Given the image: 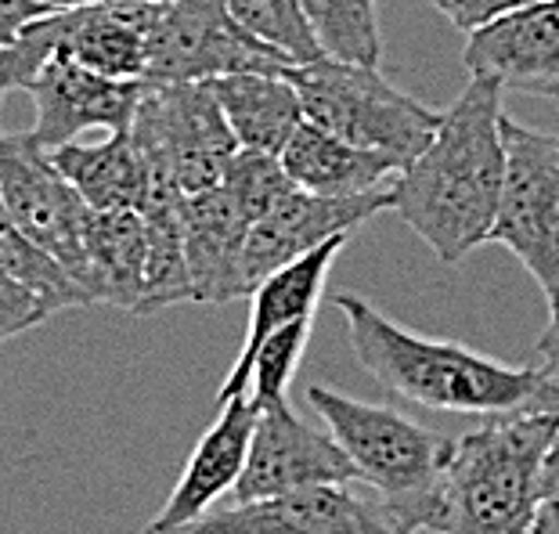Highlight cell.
Instances as JSON below:
<instances>
[{
	"mask_svg": "<svg viewBox=\"0 0 559 534\" xmlns=\"http://www.w3.org/2000/svg\"><path fill=\"white\" fill-rule=\"evenodd\" d=\"M181 534H415L383 498H365L350 484L289 491L260 502L213 509Z\"/></svg>",
	"mask_w": 559,
	"mask_h": 534,
	"instance_id": "8fae6325",
	"label": "cell"
},
{
	"mask_svg": "<svg viewBox=\"0 0 559 534\" xmlns=\"http://www.w3.org/2000/svg\"><path fill=\"white\" fill-rule=\"evenodd\" d=\"M311 332H314V318H307V322H293L278 332H271V336L260 343V351L253 358V372H249V397H253L257 408L289 401L293 376L307 354Z\"/></svg>",
	"mask_w": 559,
	"mask_h": 534,
	"instance_id": "484cf974",
	"label": "cell"
},
{
	"mask_svg": "<svg viewBox=\"0 0 559 534\" xmlns=\"http://www.w3.org/2000/svg\"><path fill=\"white\" fill-rule=\"evenodd\" d=\"M531 534H559V506L545 502L538 520H534V531Z\"/></svg>",
	"mask_w": 559,
	"mask_h": 534,
	"instance_id": "1f68e13d",
	"label": "cell"
},
{
	"mask_svg": "<svg viewBox=\"0 0 559 534\" xmlns=\"http://www.w3.org/2000/svg\"><path fill=\"white\" fill-rule=\"evenodd\" d=\"M26 94L37 109V123L29 134L40 149L55 152L91 127L112 130V134L130 130L138 102L145 94V80H116L66 55H55L29 80Z\"/></svg>",
	"mask_w": 559,
	"mask_h": 534,
	"instance_id": "5bb4252c",
	"label": "cell"
},
{
	"mask_svg": "<svg viewBox=\"0 0 559 534\" xmlns=\"http://www.w3.org/2000/svg\"><path fill=\"white\" fill-rule=\"evenodd\" d=\"M51 315H55V307L47 304L44 296H37L26 282H19L15 275H8V271L0 268V343L37 329Z\"/></svg>",
	"mask_w": 559,
	"mask_h": 534,
	"instance_id": "4316f807",
	"label": "cell"
},
{
	"mask_svg": "<svg viewBox=\"0 0 559 534\" xmlns=\"http://www.w3.org/2000/svg\"><path fill=\"white\" fill-rule=\"evenodd\" d=\"M506 185L491 242H502L559 318V138L538 134L516 120H502Z\"/></svg>",
	"mask_w": 559,
	"mask_h": 534,
	"instance_id": "ba28073f",
	"label": "cell"
},
{
	"mask_svg": "<svg viewBox=\"0 0 559 534\" xmlns=\"http://www.w3.org/2000/svg\"><path fill=\"white\" fill-rule=\"evenodd\" d=\"M534 354H538V369L559 387V318H552L549 329L542 332V340L534 343Z\"/></svg>",
	"mask_w": 559,
	"mask_h": 534,
	"instance_id": "f546056e",
	"label": "cell"
},
{
	"mask_svg": "<svg viewBox=\"0 0 559 534\" xmlns=\"http://www.w3.org/2000/svg\"><path fill=\"white\" fill-rule=\"evenodd\" d=\"M145 19L148 0H87L33 22L0 47V94L26 91L55 55L116 80H145Z\"/></svg>",
	"mask_w": 559,
	"mask_h": 534,
	"instance_id": "8992f818",
	"label": "cell"
},
{
	"mask_svg": "<svg viewBox=\"0 0 559 534\" xmlns=\"http://www.w3.org/2000/svg\"><path fill=\"white\" fill-rule=\"evenodd\" d=\"M130 134L170 156L185 195H199L224 185L231 163L242 152L210 83L145 80V94L138 102Z\"/></svg>",
	"mask_w": 559,
	"mask_h": 534,
	"instance_id": "30bf717a",
	"label": "cell"
},
{
	"mask_svg": "<svg viewBox=\"0 0 559 534\" xmlns=\"http://www.w3.org/2000/svg\"><path fill=\"white\" fill-rule=\"evenodd\" d=\"M0 199H4L11 221L47 257H55L69 271V278L94 304L87 246H83L91 206L55 170L47 149H40L33 134H0Z\"/></svg>",
	"mask_w": 559,
	"mask_h": 534,
	"instance_id": "9c48e42d",
	"label": "cell"
},
{
	"mask_svg": "<svg viewBox=\"0 0 559 534\" xmlns=\"http://www.w3.org/2000/svg\"><path fill=\"white\" fill-rule=\"evenodd\" d=\"M556 430L559 412H534L498 415L451 437L423 531L531 534L545 506L542 470Z\"/></svg>",
	"mask_w": 559,
	"mask_h": 534,
	"instance_id": "3957f363",
	"label": "cell"
},
{
	"mask_svg": "<svg viewBox=\"0 0 559 534\" xmlns=\"http://www.w3.org/2000/svg\"><path fill=\"white\" fill-rule=\"evenodd\" d=\"M289 80L300 94L304 120L350 145L394 159L401 170L430 145L440 112L408 91L394 87L379 66H354L336 58H314L289 69Z\"/></svg>",
	"mask_w": 559,
	"mask_h": 534,
	"instance_id": "5b68a950",
	"label": "cell"
},
{
	"mask_svg": "<svg viewBox=\"0 0 559 534\" xmlns=\"http://www.w3.org/2000/svg\"><path fill=\"white\" fill-rule=\"evenodd\" d=\"M55 170L76 188L91 210H138L145 195V163L130 130L109 134L94 145H69L47 152Z\"/></svg>",
	"mask_w": 559,
	"mask_h": 534,
	"instance_id": "7402d4cb",
	"label": "cell"
},
{
	"mask_svg": "<svg viewBox=\"0 0 559 534\" xmlns=\"http://www.w3.org/2000/svg\"><path fill=\"white\" fill-rule=\"evenodd\" d=\"M347 242H350V235H340V239L325 242L321 249H314V253L293 260L289 268L267 275L253 289V296H249L253 307H249V325H246L242 351H239V358H235V365L228 369V376H224V383L217 390V405L249 394L253 358H257L260 343H264L271 332L314 318L321 296H325V282L332 275V264H336V257L347 249Z\"/></svg>",
	"mask_w": 559,
	"mask_h": 534,
	"instance_id": "e0dca14e",
	"label": "cell"
},
{
	"mask_svg": "<svg viewBox=\"0 0 559 534\" xmlns=\"http://www.w3.org/2000/svg\"><path fill=\"white\" fill-rule=\"evenodd\" d=\"M307 401L329 426L332 441L354 462L358 480L372 484L376 495L412 531H423L426 506L444 470L451 437L426 430L397 408L368 405L325 383L307 387Z\"/></svg>",
	"mask_w": 559,
	"mask_h": 534,
	"instance_id": "277c9868",
	"label": "cell"
},
{
	"mask_svg": "<svg viewBox=\"0 0 559 534\" xmlns=\"http://www.w3.org/2000/svg\"><path fill=\"white\" fill-rule=\"evenodd\" d=\"M0 268H4L8 275H15L19 282H26L37 296H44V300L55 307V315L69 311V307L91 304L87 293L69 278V271L58 264L55 257H47L44 249L11 221L4 199H0Z\"/></svg>",
	"mask_w": 559,
	"mask_h": 534,
	"instance_id": "cb8c5ba5",
	"label": "cell"
},
{
	"mask_svg": "<svg viewBox=\"0 0 559 534\" xmlns=\"http://www.w3.org/2000/svg\"><path fill=\"white\" fill-rule=\"evenodd\" d=\"M390 188L365 195H311V192H285L275 206L249 224L246 235V253H242V282L246 296L275 271L289 268L293 260L314 253L325 242L340 239V235L358 232L365 221H372L376 213L390 210Z\"/></svg>",
	"mask_w": 559,
	"mask_h": 534,
	"instance_id": "7c38bea8",
	"label": "cell"
},
{
	"mask_svg": "<svg viewBox=\"0 0 559 534\" xmlns=\"http://www.w3.org/2000/svg\"><path fill=\"white\" fill-rule=\"evenodd\" d=\"M358 470L329 434H318L293 412L289 401L260 408L246 470L235 484V502H260L321 484H354Z\"/></svg>",
	"mask_w": 559,
	"mask_h": 534,
	"instance_id": "4fadbf2b",
	"label": "cell"
},
{
	"mask_svg": "<svg viewBox=\"0 0 559 534\" xmlns=\"http://www.w3.org/2000/svg\"><path fill=\"white\" fill-rule=\"evenodd\" d=\"M347 343L368 376L412 405L462 415H534L559 412V387L538 365H502L462 343L408 332L358 293L336 296Z\"/></svg>",
	"mask_w": 559,
	"mask_h": 534,
	"instance_id": "7a4b0ae2",
	"label": "cell"
},
{
	"mask_svg": "<svg viewBox=\"0 0 559 534\" xmlns=\"http://www.w3.org/2000/svg\"><path fill=\"white\" fill-rule=\"evenodd\" d=\"M300 11L325 58L379 66L383 29H379L376 0H300Z\"/></svg>",
	"mask_w": 559,
	"mask_h": 534,
	"instance_id": "603a6c76",
	"label": "cell"
},
{
	"mask_svg": "<svg viewBox=\"0 0 559 534\" xmlns=\"http://www.w3.org/2000/svg\"><path fill=\"white\" fill-rule=\"evenodd\" d=\"M249 224L253 221L228 185L185 199V257L195 304H228L246 296L242 253Z\"/></svg>",
	"mask_w": 559,
	"mask_h": 534,
	"instance_id": "ac0fdd59",
	"label": "cell"
},
{
	"mask_svg": "<svg viewBox=\"0 0 559 534\" xmlns=\"http://www.w3.org/2000/svg\"><path fill=\"white\" fill-rule=\"evenodd\" d=\"M87 4V0H0V47L11 44L22 29L66 8Z\"/></svg>",
	"mask_w": 559,
	"mask_h": 534,
	"instance_id": "f1b7e54d",
	"label": "cell"
},
{
	"mask_svg": "<svg viewBox=\"0 0 559 534\" xmlns=\"http://www.w3.org/2000/svg\"><path fill=\"white\" fill-rule=\"evenodd\" d=\"M148 83H210L235 73H289V55L253 37L224 0H148Z\"/></svg>",
	"mask_w": 559,
	"mask_h": 534,
	"instance_id": "52a82bcc",
	"label": "cell"
},
{
	"mask_svg": "<svg viewBox=\"0 0 559 534\" xmlns=\"http://www.w3.org/2000/svg\"><path fill=\"white\" fill-rule=\"evenodd\" d=\"M278 159L282 170L289 174V181L300 192L332 195V199L379 192V188L394 185V177L401 174V166L394 159L350 145V141L329 134V130L307 120L296 127V134L282 149Z\"/></svg>",
	"mask_w": 559,
	"mask_h": 534,
	"instance_id": "d6986e66",
	"label": "cell"
},
{
	"mask_svg": "<svg viewBox=\"0 0 559 534\" xmlns=\"http://www.w3.org/2000/svg\"><path fill=\"white\" fill-rule=\"evenodd\" d=\"M542 495L545 502L559 506V430L549 444V455H545V470H542Z\"/></svg>",
	"mask_w": 559,
	"mask_h": 534,
	"instance_id": "4dcf8cb0",
	"label": "cell"
},
{
	"mask_svg": "<svg viewBox=\"0 0 559 534\" xmlns=\"http://www.w3.org/2000/svg\"><path fill=\"white\" fill-rule=\"evenodd\" d=\"M430 4L444 15L459 33H477L491 22L513 15V11H523L531 4H542V0H430Z\"/></svg>",
	"mask_w": 559,
	"mask_h": 534,
	"instance_id": "83f0119b",
	"label": "cell"
},
{
	"mask_svg": "<svg viewBox=\"0 0 559 534\" xmlns=\"http://www.w3.org/2000/svg\"><path fill=\"white\" fill-rule=\"evenodd\" d=\"M83 246H87L94 304H112L138 315L148 260L145 217L138 210H91Z\"/></svg>",
	"mask_w": 559,
	"mask_h": 534,
	"instance_id": "44dd1931",
	"label": "cell"
},
{
	"mask_svg": "<svg viewBox=\"0 0 559 534\" xmlns=\"http://www.w3.org/2000/svg\"><path fill=\"white\" fill-rule=\"evenodd\" d=\"M469 76L498 80L538 98H559V0H542L469 33L462 51Z\"/></svg>",
	"mask_w": 559,
	"mask_h": 534,
	"instance_id": "2e32d148",
	"label": "cell"
},
{
	"mask_svg": "<svg viewBox=\"0 0 559 534\" xmlns=\"http://www.w3.org/2000/svg\"><path fill=\"white\" fill-rule=\"evenodd\" d=\"M210 87L242 152L282 156L296 127L304 123L300 94L289 73H235L210 80Z\"/></svg>",
	"mask_w": 559,
	"mask_h": 534,
	"instance_id": "ffe728a7",
	"label": "cell"
},
{
	"mask_svg": "<svg viewBox=\"0 0 559 534\" xmlns=\"http://www.w3.org/2000/svg\"><path fill=\"white\" fill-rule=\"evenodd\" d=\"M0 98H4V94H0Z\"/></svg>",
	"mask_w": 559,
	"mask_h": 534,
	"instance_id": "d6a6232c",
	"label": "cell"
},
{
	"mask_svg": "<svg viewBox=\"0 0 559 534\" xmlns=\"http://www.w3.org/2000/svg\"><path fill=\"white\" fill-rule=\"evenodd\" d=\"M224 4L253 37L278 47L296 66L321 58L314 33L300 11V0H224Z\"/></svg>",
	"mask_w": 559,
	"mask_h": 534,
	"instance_id": "d4e9b609",
	"label": "cell"
},
{
	"mask_svg": "<svg viewBox=\"0 0 559 534\" xmlns=\"http://www.w3.org/2000/svg\"><path fill=\"white\" fill-rule=\"evenodd\" d=\"M498 80L469 76L433 141L394 177L390 210L433 249L440 264H459L491 242L506 185L502 109Z\"/></svg>",
	"mask_w": 559,
	"mask_h": 534,
	"instance_id": "6da1fadb",
	"label": "cell"
},
{
	"mask_svg": "<svg viewBox=\"0 0 559 534\" xmlns=\"http://www.w3.org/2000/svg\"><path fill=\"white\" fill-rule=\"evenodd\" d=\"M257 415L260 408L249 394L217 405V419L199 437L195 452L188 455L181 470V480L174 484L170 498H166L163 509L141 534H181L188 524L213 513L217 498L235 491V484H239L246 470Z\"/></svg>",
	"mask_w": 559,
	"mask_h": 534,
	"instance_id": "9a60e30c",
	"label": "cell"
}]
</instances>
